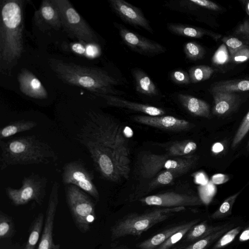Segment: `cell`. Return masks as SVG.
<instances>
[{"label":"cell","mask_w":249,"mask_h":249,"mask_svg":"<svg viewBox=\"0 0 249 249\" xmlns=\"http://www.w3.org/2000/svg\"><path fill=\"white\" fill-rule=\"evenodd\" d=\"M249 59V47L244 45L233 53L230 54V61L234 63H241Z\"/></svg>","instance_id":"cell-40"},{"label":"cell","mask_w":249,"mask_h":249,"mask_svg":"<svg viewBox=\"0 0 249 249\" xmlns=\"http://www.w3.org/2000/svg\"><path fill=\"white\" fill-rule=\"evenodd\" d=\"M183 49L186 57L191 60L202 59L205 54L204 48L195 42L186 43Z\"/></svg>","instance_id":"cell-36"},{"label":"cell","mask_w":249,"mask_h":249,"mask_svg":"<svg viewBox=\"0 0 249 249\" xmlns=\"http://www.w3.org/2000/svg\"><path fill=\"white\" fill-rule=\"evenodd\" d=\"M37 18L53 28L58 29L62 27L59 12L53 0L42 1L37 11Z\"/></svg>","instance_id":"cell-20"},{"label":"cell","mask_w":249,"mask_h":249,"mask_svg":"<svg viewBox=\"0 0 249 249\" xmlns=\"http://www.w3.org/2000/svg\"><path fill=\"white\" fill-rule=\"evenodd\" d=\"M18 79L21 92L27 96L38 99L48 97V92L40 80L28 70H21Z\"/></svg>","instance_id":"cell-17"},{"label":"cell","mask_w":249,"mask_h":249,"mask_svg":"<svg viewBox=\"0 0 249 249\" xmlns=\"http://www.w3.org/2000/svg\"><path fill=\"white\" fill-rule=\"evenodd\" d=\"M229 180V177L223 174H216L213 175L211 181L214 185H220L227 182Z\"/></svg>","instance_id":"cell-46"},{"label":"cell","mask_w":249,"mask_h":249,"mask_svg":"<svg viewBox=\"0 0 249 249\" xmlns=\"http://www.w3.org/2000/svg\"><path fill=\"white\" fill-rule=\"evenodd\" d=\"M199 192L201 197L207 196L209 198L213 197L216 192V188L211 181L205 185H200Z\"/></svg>","instance_id":"cell-44"},{"label":"cell","mask_w":249,"mask_h":249,"mask_svg":"<svg viewBox=\"0 0 249 249\" xmlns=\"http://www.w3.org/2000/svg\"><path fill=\"white\" fill-rule=\"evenodd\" d=\"M0 147L1 170L10 166L46 164L58 159L52 147L35 135L0 141Z\"/></svg>","instance_id":"cell-4"},{"label":"cell","mask_w":249,"mask_h":249,"mask_svg":"<svg viewBox=\"0 0 249 249\" xmlns=\"http://www.w3.org/2000/svg\"><path fill=\"white\" fill-rule=\"evenodd\" d=\"M199 220V219H196L185 223V225L181 229L172 234L156 249H170L185 236L190 229L197 224Z\"/></svg>","instance_id":"cell-32"},{"label":"cell","mask_w":249,"mask_h":249,"mask_svg":"<svg viewBox=\"0 0 249 249\" xmlns=\"http://www.w3.org/2000/svg\"><path fill=\"white\" fill-rule=\"evenodd\" d=\"M194 178L195 182L202 186L207 184L209 182L207 175L202 172L196 173Z\"/></svg>","instance_id":"cell-47"},{"label":"cell","mask_w":249,"mask_h":249,"mask_svg":"<svg viewBox=\"0 0 249 249\" xmlns=\"http://www.w3.org/2000/svg\"><path fill=\"white\" fill-rule=\"evenodd\" d=\"M132 74L137 92L149 96H155L158 94V90L155 84L142 70L134 68L132 70Z\"/></svg>","instance_id":"cell-22"},{"label":"cell","mask_w":249,"mask_h":249,"mask_svg":"<svg viewBox=\"0 0 249 249\" xmlns=\"http://www.w3.org/2000/svg\"><path fill=\"white\" fill-rule=\"evenodd\" d=\"M198 157L193 155L184 157H172L167 154L145 153L142 155L138 165L139 175L146 179L154 178L160 171H175L183 175L196 164Z\"/></svg>","instance_id":"cell-6"},{"label":"cell","mask_w":249,"mask_h":249,"mask_svg":"<svg viewBox=\"0 0 249 249\" xmlns=\"http://www.w3.org/2000/svg\"><path fill=\"white\" fill-rule=\"evenodd\" d=\"M24 0L1 1L0 70L10 74L24 50Z\"/></svg>","instance_id":"cell-1"},{"label":"cell","mask_w":249,"mask_h":249,"mask_svg":"<svg viewBox=\"0 0 249 249\" xmlns=\"http://www.w3.org/2000/svg\"><path fill=\"white\" fill-rule=\"evenodd\" d=\"M249 240V227L243 231L239 237L240 242H245Z\"/></svg>","instance_id":"cell-48"},{"label":"cell","mask_w":249,"mask_h":249,"mask_svg":"<svg viewBox=\"0 0 249 249\" xmlns=\"http://www.w3.org/2000/svg\"><path fill=\"white\" fill-rule=\"evenodd\" d=\"M182 175L180 173L171 170H165L159 174L155 177L147 186L142 191L137 194L133 199L141 198L142 196L152 191V190L162 185H167L172 182L175 178Z\"/></svg>","instance_id":"cell-24"},{"label":"cell","mask_w":249,"mask_h":249,"mask_svg":"<svg viewBox=\"0 0 249 249\" xmlns=\"http://www.w3.org/2000/svg\"><path fill=\"white\" fill-rule=\"evenodd\" d=\"M185 223L170 227L139 243L137 247L140 249H156L172 234L181 229Z\"/></svg>","instance_id":"cell-23"},{"label":"cell","mask_w":249,"mask_h":249,"mask_svg":"<svg viewBox=\"0 0 249 249\" xmlns=\"http://www.w3.org/2000/svg\"><path fill=\"white\" fill-rule=\"evenodd\" d=\"M94 95L103 98L110 106L126 108L151 116H161L165 114L164 110L162 108L147 104L132 102L115 95L101 94Z\"/></svg>","instance_id":"cell-18"},{"label":"cell","mask_w":249,"mask_h":249,"mask_svg":"<svg viewBox=\"0 0 249 249\" xmlns=\"http://www.w3.org/2000/svg\"><path fill=\"white\" fill-rule=\"evenodd\" d=\"M247 146H248V147H249V141L248 142Z\"/></svg>","instance_id":"cell-52"},{"label":"cell","mask_w":249,"mask_h":249,"mask_svg":"<svg viewBox=\"0 0 249 249\" xmlns=\"http://www.w3.org/2000/svg\"><path fill=\"white\" fill-rule=\"evenodd\" d=\"M119 31L124 43L142 55L153 56L166 51V48L159 43L136 34L124 26H119Z\"/></svg>","instance_id":"cell-14"},{"label":"cell","mask_w":249,"mask_h":249,"mask_svg":"<svg viewBox=\"0 0 249 249\" xmlns=\"http://www.w3.org/2000/svg\"><path fill=\"white\" fill-rule=\"evenodd\" d=\"M93 178L92 172L81 160L69 162L63 167L62 180L65 185H75L98 201L99 194Z\"/></svg>","instance_id":"cell-11"},{"label":"cell","mask_w":249,"mask_h":249,"mask_svg":"<svg viewBox=\"0 0 249 249\" xmlns=\"http://www.w3.org/2000/svg\"><path fill=\"white\" fill-rule=\"evenodd\" d=\"M178 99L182 106L191 114L206 118L211 117L210 107L205 101L181 93L178 95Z\"/></svg>","instance_id":"cell-21"},{"label":"cell","mask_w":249,"mask_h":249,"mask_svg":"<svg viewBox=\"0 0 249 249\" xmlns=\"http://www.w3.org/2000/svg\"><path fill=\"white\" fill-rule=\"evenodd\" d=\"M235 34L245 43L249 44V21L245 20L240 24L236 29Z\"/></svg>","instance_id":"cell-42"},{"label":"cell","mask_w":249,"mask_h":249,"mask_svg":"<svg viewBox=\"0 0 249 249\" xmlns=\"http://www.w3.org/2000/svg\"><path fill=\"white\" fill-rule=\"evenodd\" d=\"M246 11L247 14L249 15V1L248 2L247 5Z\"/></svg>","instance_id":"cell-51"},{"label":"cell","mask_w":249,"mask_h":249,"mask_svg":"<svg viewBox=\"0 0 249 249\" xmlns=\"http://www.w3.org/2000/svg\"><path fill=\"white\" fill-rule=\"evenodd\" d=\"M241 229V226H238L227 231L217 240L212 249H220L232 242Z\"/></svg>","instance_id":"cell-37"},{"label":"cell","mask_w":249,"mask_h":249,"mask_svg":"<svg viewBox=\"0 0 249 249\" xmlns=\"http://www.w3.org/2000/svg\"><path fill=\"white\" fill-rule=\"evenodd\" d=\"M214 99L213 114L223 116L231 112L237 106L239 97L234 92L227 91L212 92Z\"/></svg>","instance_id":"cell-19"},{"label":"cell","mask_w":249,"mask_h":249,"mask_svg":"<svg viewBox=\"0 0 249 249\" xmlns=\"http://www.w3.org/2000/svg\"><path fill=\"white\" fill-rule=\"evenodd\" d=\"M249 131V111L244 117L233 138L231 146H237L243 139Z\"/></svg>","instance_id":"cell-38"},{"label":"cell","mask_w":249,"mask_h":249,"mask_svg":"<svg viewBox=\"0 0 249 249\" xmlns=\"http://www.w3.org/2000/svg\"><path fill=\"white\" fill-rule=\"evenodd\" d=\"M167 29L173 34L186 37L200 38L204 34L201 29L182 24L169 23Z\"/></svg>","instance_id":"cell-31"},{"label":"cell","mask_w":249,"mask_h":249,"mask_svg":"<svg viewBox=\"0 0 249 249\" xmlns=\"http://www.w3.org/2000/svg\"><path fill=\"white\" fill-rule=\"evenodd\" d=\"M172 81L178 84H189L191 83L189 73L183 70H176L171 74Z\"/></svg>","instance_id":"cell-41"},{"label":"cell","mask_w":249,"mask_h":249,"mask_svg":"<svg viewBox=\"0 0 249 249\" xmlns=\"http://www.w3.org/2000/svg\"><path fill=\"white\" fill-rule=\"evenodd\" d=\"M109 2L113 10L122 20L153 34L149 21L139 8L124 0H109Z\"/></svg>","instance_id":"cell-15"},{"label":"cell","mask_w":249,"mask_h":249,"mask_svg":"<svg viewBox=\"0 0 249 249\" xmlns=\"http://www.w3.org/2000/svg\"><path fill=\"white\" fill-rule=\"evenodd\" d=\"M224 149V146L221 142H216L212 146V151L214 153H218Z\"/></svg>","instance_id":"cell-49"},{"label":"cell","mask_w":249,"mask_h":249,"mask_svg":"<svg viewBox=\"0 0 249 249\" xmlns=\"http://www.w3.org/2000/svg\"><path fill=\"white\" fill-rule=\"evenodd\" d=\"M139 201L148 206L162 208H175L198 206L202 200L192 194L166 192L141 198Z\"/></svg>","instance_id":"cell-12"},{"label":"cell","mask_w":249,"mask_h":249,"mask_svg":"<svg viewBox=\"0 0 249 249\" xmlns=\"http://www.w3.org/2000/svg\"><path fill=\"white\" fill-rule=\"evenodd\" d=\"M185 210L184 207L161 208L143 213L126 215L111 228V238L115 240L128 235L140 236L156 224Z\"/></svg>","instance_id":"cell-5"},{"label":"cell","mask_w":249,"mask_h":249,"mask_svg":"<svg viewBox=\"0 0 249 249\" xmlns=\"http://www.w3.org/2000/svg\"><path fill=\"white\" fill-rule=\"evenodd\" d=\"M37 125V123L33 121L22 120L12 122L0 129V138L2 140L17 133L30 130Z\"/></svg>","instance_id":"cell-27"},{"label":"cell","mask_w":249,"mask_h":249,"mask_svg":"<svg viewBox=\"0 0 249 249\" xmlns=\"http://www.w3.org/2000/svg\"><path fill=\"white\" fill-rule=\"evenodd\" d=\"M48 63L57 77L66 84L84 88L95 94L118 95L114 89L119 81L102 69L50 58Z\"/></svg>","instance_id":"cell-2"},{"label":"cell","mask_w":249,"mask_h":249,"mask_svg":"<svg viewBox=\"0 0 249 249\" xmlns=\"http://www.w3.org/2000/svg\"><path fill=\"white\" fill-rule=\"evenodd\" d=\"M96 170L104 179L119 182L127 179L130 171L111 151L98 144L85 142Z\"/></svg>","instance_id":"cell-8"},{"label":"cell","mask_w":249,"mask_h":249,"mask_svg":"<svg viewBox=\"0 0 249 249\" xmlns=\"http://www.w3.org/2000/svg\"><path fill=\"white\" fill-rule=\"evenodd\" d=\"M47 182L46 177L32 173L24 177L20 188L7 187L5 192L9 199L16 206L23 205L31 201L41 205L45 196Z\"/></svg>","instance_id":"cell-10"},{"label":"cell","mask_w":249,"mask_h":249,"mask_svg":"<svg viewBox=\"0 0 249 249\" xmlns=\"http://www.w3.org/2000/svg\"><path fill=\"white\" fill-rule=\"evenodd\" d=\"M78 138L82 144L89 142L101 145L130 161L128 142L123 126L107 114L90 111Z\"/></svg>","instance_id":"cell-3"},{"label":"cell","mask_w":249,"mask_h":249,"mask_svg":"<svg viewBox=\"0 0 249 249\" xmlns=\"http://www.w3.org/2000/svg\"><path fill=\"white\" fill-rule=\"evenodd\" d=\"M110 249H129L127 247L124 246L120 245L116 246L111 248Z\"/></svg>","instance_id":"cell-50"},{"label":"cell","mask_w":249,"mask_h":249,"mask_svg":"<svg viewBox=\"0 0 249 249\" xmlns=\"http://www.w3.org/2000/svg\"><path fill=\"white\" fill-rule=\"evenodd\" d=\"M241 192L240 191L227 198L218 209L211 215V218L214 219H219L230 215L233 204Z\"/></svg>","instance_id":"cell-34"},{"label":"cell","mask_w":249,"mask_h":249,"mask_svg":"<svg viewBox=\"0 0 249 249\" xmlns=\"http://www.w3.org/2000/svg\"><path fill=\"white\" fill-rule=\"evenodd\" d=\"M59 184L55 181L50 194L46 217L40 239L36 249H59L60 245L53 240V230L57 207L59 202Z\"/></svg>","instance_id":"cell-13"},{"label":"cell","mask_w":249,"mask_h":249,"mask_svg":"<svg viewBox=\"0 0 249 249\" xmlns=\"http://www.w3.org/2000/svg\"><path fill=\"white\" fill-rule=\"evenodd\" d=\"M213 63L217 65H222L230 61V54L227 46L222 44L217 49L212 57Z\"/></svg>","instance_id":"cell-39"},{"label":"cell","mask_w":249,"mask_h":249,"mask_svg":"<svg viewBox=\"0 0 249 249\" xmlns=\"http://www.w3.org/2000/svg\"><path fill=\"white\" fill-rule=\"evenodd\" d=\"M60 14L62 27L81 42L96 44L98 38L90 26L68 0H53Z\"/></svg>","instance_id":"cell-9"},{"label":"cell","mask_w":249,"mask_h":249,"mask_svg":"<svg viewBox=\"0 0 249 249\" xmlns=\"http://www.w3.org/2000/svg\"><path fill=\"white\" fill-rule=\"evenodd\" d=\"M197 148L196 143L191 140L174 142L167 148V154L172 157H184L192 155Z\"/></svg>","instance_id":"cell-28"},{"label":"cell","mask_w":249,"mask_h":249,"mask_svg":"<svg viewBox=\"0 0 249 249\" xmlns=\"http://www.w3.org/2000/svg\"><path fill=\"white\" fill-rule=\"evenodd\" d=\"M222 41L228 47L230 54L233 53L244 45L241 40L235 37L224 38Z\"/></svg>","instance_id":"cell-43"},{"label":"cell","mask_w":249,"mask_h":249,"mask_svg":"<svg viewBox=\"0 0 249 249\" xmlns=\"http://www.w3.org/2000/svg\"><path fill=\"white\" fill-rule=\"evenodd\" d=\"M65 191L67 204L75 226L81 232H88L95 218L94 202L75 185H67Z\"/></svg>","instance_id":"cell-7"},{"label":"cell","mask_w":249,"mask_h":249,"mask_svg":"<svg viewBox=\"0 0 249 249\" xmlns=\"http://www.w3.org/2000/svg\"><path fill=\"white\" fill-rule=\"evenodd\" d=\"M227 224L221 226H213L203 221L193 226L185 235L187 242H195L225 227Z\"/></svg>","instance_id":"cell-25"},{"label":"cell","mask_w":249,"mask_h":249,"mask_svg":"<svg viewBox=\"0 0 249 249\" xmlns=\"http://www.w3.org/2000/svg\"><path fill=\"white\" fill-rule=\"evenodd\" d=\"M44 219V214L40 213L34 220L30 228L29 237L23 249H35L42 233Z\"/></svg>","instance_id":"cell-29"},{"label":"cell","mask_w":249,"mask_h":249,"mask_svg":"<svg viewBox=\"0 0 249 249\" xmlns=\"http://www.w3.org/2000/svg\"><path fill=\"white\" fill-rule=\"evenodd\" d=\"M232 226V224L227 223V225L222 229L193 242L182 249H207L213 243L218 240L221 236L230 230Z\"/></svg>","instance_id":"cell-30"},{"label":"cell","mask_w":249,"mask_h":249,"mask_svg":"<svg viewBox=\"0 0 249 249\" xmlns=\"http://www.w3.org/2000/svg\"><path fill=\"white\" fill-rule=\"evenodd\" d=\"M214 72L213 68L207 65H197L189 70L191 83H196L209 79Z\"/></svg>","instance_id":"cell-33"},{"label":"cell","mask_w":249,"mask_h":249,"mask_svg":"<svg viewBox=\"0 0 249 249\" xmlns=\"http://www.w3.org/2000/svg\"><path fill=\"white\" fill-rule=\"evenodd\" d=\"M211 91L232 92L249 91V78L222 81L215 84Z\"/></svg>","instance_id":"cell-26"},{"label":"cell","mask_w":249,"mask_h":249,"mask_svg":"<svg viewBox=\"0 0 249 249\" xmlns=\"http://www.w3.org/2000/svg\"><path fill=\"white\" fill-rule=\"evenodd\" d=\"M137 123L171 131H182L190 129L193 124L190 122L172 116L137 115L133 117Z\"/></svg>","instance_id":"cell-16"},{"label":"cell","mask_w":249,"mask_h":249,"mask_svg":"<svg viewBox=\"0 0 249 249\" xmlns=\"http://www.w3.org/2000/svg\"><path fill=\"white\" fill-rule=\"evenodd\" d=\"M15 232L14 221L11 216L0 213V238L5 239L13 236Z\"/></svg>","instance_id":"cell-35"},{"label":"cell","mask_w":249,"mask_h":249,"mask_svg":"<svg viewBox=\"0 0 249 249\" xmlns=\"http://www.w3.org/2000/svg\"><path fill=\"white\" fill-rule=\"evenodd\" d=\"M189 1L199 6L213 10H218L219 7L215 3L208 0H190Z\"/></svg>","instance_id":"cell-45"}]
</instances>
